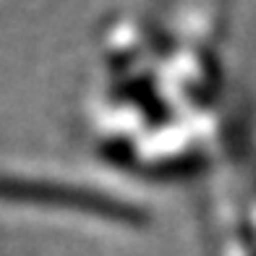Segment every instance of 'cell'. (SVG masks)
<instances>
[{
  "label": "cell",
  "instance_id": "6da1fadb",
  "mask_svg": "<svg viewBox=\"0 0 256 256\" xmlns=\"http://www.w3.org/2000/svg\"><path fill=\"white\" fill-rule=\"evenodd\" d=\"M10 194L24 196V199L34 202H48L55 206L71 209V212L81 214H92V217H102L110 222H120V225H144V212H138L136 206L126 204L120 199H110L104 194L97 191H84V188H63V186H18Z\"/></svg>",
  "mask_w": 256,
  "mask_h": 256
}]
</instances>
